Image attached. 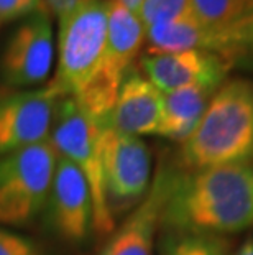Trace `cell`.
Returning <instances> with one entry per match:
<instances>
[{"label":"cell","mask_w":253,"mask_h":255,"mask_svg":"<svg viewBox=\"0 0 253 255\" xmlns=\"http://www.w3.org/2000/svg\"><path fill=\"white\" fill-rule=\"evenodd\" d=\"M214 92L202 86H187L163 94V117L156 135L182 143L201 121Z\"/></svg>","instance_id":"obj_13"},{"label":"cell","mask_w":253,"mask_h":255,"mask_svg":"<svg viewBox=\"0 0 253 255\" xmlns=\"http://www.w3.org/2000/svg\"><path fill=\"white\" fill-rule=\"evenodd\" d=\"M166 255H229V247L220 237L182 236Z\"/></svg>","instance_id":"obj_18"},{"label":"cell","mask_w":253,"mask_h":255,"mask_svg":"<svg viewBox=\"0 0 253 255\" xmlns=\"http://www.w3.org/2000/svg\"><path fill=\"white\" fill-rule=\"evenodd\" d=\"M252 160L253 81L230 79L214 92L196 128L182 142L179 165L196 171Z\"/></svg>","instance_id":"obj_2"},{"label":"cell","mask_w":253,"mask_h":255,"mask_svg":"<svg viewBox=\"0 0 253 255\" xmlns=\"http://www.w3.org/2000/svg\"><path fill=\"white\" fill-rule=\"evenodd\" d=\"M53 226L64 241L83 242L92 229V199L79 168L58 155L50 199Z\"/></svg>","instance_id":"obj_11"},{"label":"cell","mask_w":253,"mask_h":255,"mask_svg":"<svg viewBox=\"0 0 253 255\" xmlns=\"http://www.w3.org/2000/svg\"><path fill=\"white\" fill-rule=\"evenodd\" d=\"M43 2H45L48 12H53L58 18H61L92 0H43Z\"/></svg>","instance_id":"obj_21"},{"label":"cell","mask_w":253,"mask_h":255,"mask_svg":"<svg viewBox=\"0 0 253 255\" xmlns=\"http://www.w3.org/2000/svg\"><path fill=\"white\" fill-rule=\"evenodd\" d=\"M165 224L184 236H229L253 227V163L207 166L177 175Z\"/></svg>","instance_id":"obj_1"},{"label":"cell","mask_w":253,"mask_h":255,"mask_svg":"<svg viewBox=\"0 0 253 255\" xmlns=\"http://www.w3.org/2000/svg\"><path fill=\"white\" fill-rule=\"evenodd\" d=\"M36 13H50L43 0H0V26Z\"/></svg>","instance_id":"obj_19"},{"label":"cell","mask_w":253,"mask_h":255,"mask_svg":"<svg viewBox=\"0 0 253 255\" xmlns=\"http://www.w3.org/2000/svg\"><path fill=\"white\" fill-rule=\"evenodd\" d=\"M56 101L48 86L0 94V156L50 140Z\"/></svg>","instance_id":"obj_8"},{"label":"cell","mask_w":253,"mask_h":255,"mask_svg":"<svg viewBox=\"0 0 253 255\" xmlns=\"http://www.w3.org/2000/svg\"><path fill=\"white\" fill-rule=\"evenodd\" d=\"M235 255H253V237H249L242 244V247L235 252Z\"/></svg>","instance_id":"obj_23"},{"label":"cell","mask_w":253,"mask_h":255,"mask_svg":"<svg viewBox=\"0 0 253 255\" xmlns=\"http://www.w3.org/2000/svg\"><path fill=\"white\" fill-rule=\"evenodd\" d=\"M58 20V64L48 89L56 97H74L89 84L104 59L109 0H92Z\"/></svg>","instance_id":"obj_4"},{"label":"cell","mask_w":253,"mask_h":255,"mask_svg":"<svg viewBox=\"0 0 253 255\" xmlns=\"http://www.w3.org/2000/svg\"><path fill=\"white\" fill-rule=\"evenodd\" d=\"M234 63L207 50H187L166 55H147L142 68L147 79L163 94L187 86L217 91Z\"/></svg>","instance_id":"obj_9"},{"label":"cell","mask_w":253,"mask_h":255,"mask_svg":"<svg viewBox=\"0 0 253 255\" xmlns=\"http://www.w3.org/2000/svg\"><path fill=\"white\" fill-rule=\"evenodd\" d=\"M163 117V92L147 78L128 73L118 91L109 126L120 133L156 135Z\"/></svg>","instance_id":"obj_12"},{"label":"cell","mask_w":253,"mask_h":255,"mask_svg":"<svg viewBox=\"0 0 253 255\" xmlns=\"http://www.w3.org/2000/svg\"><path fill=\"white\" fill-rule=\"evenodd\" d=\"M102 166L107 201L112 214L140 204L150 189L152 158L140 137L125 135L105 126L100 132Z\"/></svg>","instance_id":"obj_6"},{"label":"cell","mask_w":253,"mask_h":255,"mask_svg":"<svg viewBox=\"0 0 253 255\" xmlns=\"http://www.w3.org/2000/svg\"><path fill=\"white\" fill-rule=\"evenodd\" d=\"M58 153L51 140L0 156V224L23 227L50 199Z\"/></svg>","instance_id":"obj_5"},{"label":"cell","mask_w":253,"mask_h":255,"mask_svg":"<svg viewBox=\"0 0 253 255\" xmlns=\"http://www.w3.org/2000/svg\"><path fill=\"white\" fill-rule=\"evenodd\" d=\"M53 58L55 41L50 13L31 15L5 43L0 56V76L8 88H31L48 79Z\"/></svg>","instance_id":"obj_7"},{"label":"cell","mask_w":253,"mask_h":255,"mask_svg":"<svg viewBox=\"0 0 253 255\" xmlns=\"http://www.w3.org/2000/svg\"><path fill=\"white\" fill-rule=\"evenodd\" d=\"M104 127L81 109L74 97H58L50 140L56 153L73 161L87 181L92 199V231L99 237L110 236L115 229L102 166L100 132Z\"/></svg>","instance_id":"obj_3"},{"label":"cell","mask_w":253,"mask_h":255,"mask_svg":"<svg viewBox=\"0 0 253 255\" xmlns=\"http://www.w3.org/2000/svg\"><path fill=\"white\" fill-rule=\"evenodd\" d=\"M253 0H191V13L212 33L242 18Z\"/></svg>","instance_id":"obj_16"},{"label":"cell","mask_w":253,"mask_h":255,"mask_svg":"<svg viewBox=\"0 0 253 255\" xmlns=\"http://www.w3.org/2000/svg\"><path fill=\"white\" fill-rule=\"evenodd\" d=\"M211 51L230 59H253V2L242 18L212 33Z\"/></svg>","instance_id":"obj_15"},{"label":"cell","mask_w":253,"mask_h":255,"mask_svg":"<svg viewBox=\"0 0 253 255\" xmlns=\"http://www.w3.org/2000/svg\"><path fill=\"white\" fill-rule=\"evenodd\" d=\"M0 255H41L30 239L0 229Z\"/></svg>","instance_id":"obj_20"},{"label":"cell","mask_w":253,"mask_h":255,"mask_svg":"<svg viewBox=\"0 0 253 255\" xmlns=\"http://www.w3.org/2000/svg\"><path fill=\"white\" fill-rule=\"evenodd\" d=\"M176 176L163 168L158 170L147 196L107 241L99 255H153L156 229L163 219Z\"/></svg>","instance_id":"obj_10"},{"label":"cell","mask_w":253,"mask_h":255,"mask_svg":"<svg viewBox=\"0 0 253 255\" xmlns=\"http://www.w3.org/2000/svg\"><path fill=\"white\" fill-rule=\"evenodd\" d=\"M148 55H166L187 50L211 51L212 31L196 20L191 10L182 17L156 23L145 30Z\"/></svg>","instance_id":"obj_14"},{"label":"cell","mask_w":253,"mask_h":255,"mask_svg":"<svg viewBox=\"0 0 253 255\" xmlns=\"http://www.w3.org/2000/svg\"><path fill=\"white\" fill-rule=\"evenodd\" d=\"M191 10V0H143L138 18L145 30L156 23L171 21Z\"/></svg>","instance_id":"obj_17"},{"label":"cell","mask_w":253,"mask_h":255,"mask_svg":"<svg viewBox=\"0 0 253 255\" xmlns=\"http://www.w3.org/2000/svg\"><path fill=\"white\" fill-rule=\"evenodd\" d=\"M114 2L120 3L122 7H125L127 10H130V12H133V13H137V15H138L140 8H142L143 0H114Z\"/></svg>","instance_id":"obj_22"}]
</instances>
